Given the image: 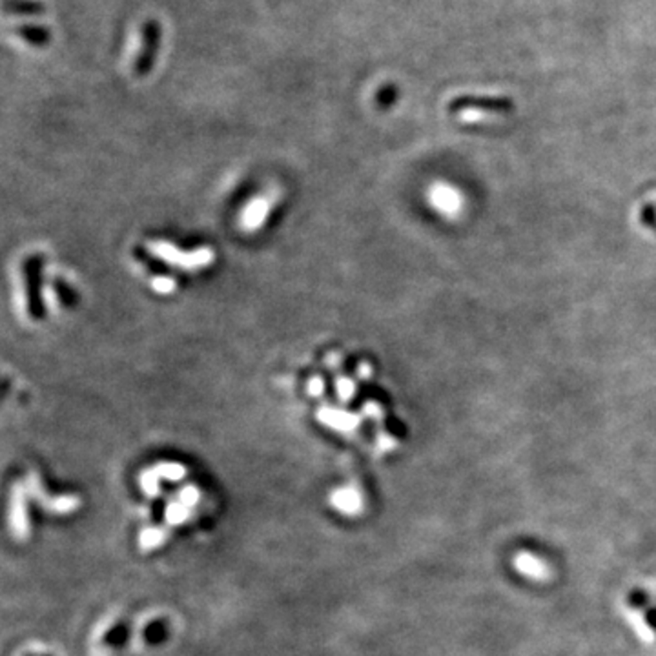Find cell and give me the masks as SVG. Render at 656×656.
<instances>
[{"label":"cell","mask_w":656,"mask_h":656,"mask_svg":"<svg viewBox=\"0 0 656 656\" xmlns=\"http://www.w3.org/2000/svg\"><path fill=\"white\" fill-rule=\"evenodd\" d=\"M4 10L13 15H39L44 12V4L35 0H6Z\"/></svg>","instance_id":"7a4b0ae2"},{"label":"cell","mask_w":656,"mask_h":656,"mask_svg":"<svg viewBox=\"0 0 656 656\" xmlns=\"http://www.w3.org/2000/svg\"><path fill=\"white\" fill-rule=\"evenodd\" d=\"M157 43H159V26L155 20H148L143 26V43L136 62V72L139 75L146 74L152 68V62L157 51Z\"/></svg>","instance_id":"6da1fadb"},{"label":"cell","mask_w":656,"mask_h":656,"mask_svg":"<svg viewBox=\"0 0 656 656\" xmlns=\"http://www.w3.org/2000/svg\"><path fill=\"white\" fill-rule=\"evenodd\" d=\"M20 35L29 41L31 44H37V46H43L46 41H48V31L43 29V27H20Z\"/></svg>","instance_id":"3957f363"}]
</instances>
